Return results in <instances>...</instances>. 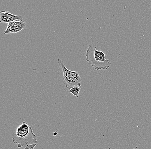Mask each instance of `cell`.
<instances>
[{"label": "cell", "instance_id": "obj_6", "mask_svg": "<svg viewBox=\"0 0 151 149\" xmlns=\"http://www.w3.org/2000/svg\"><path fill=\"white\" fill-rule=\"evenodd\" d=\"M81 86H76L73 87L72 88L68 90V92L70 93H71L76 98L79 97V94L80 93V90H81Z\"/></svg>", "mask_w": 151, "mask_h": 149}, {"label": "cell", "instance_id": "obj_3", "mask_svg": "<svg viewBox=\"0 0 151 149\" xmlns=\"http://www.w3.org/2000/svg\"><path fill=\"white\" fill-rule=\"evenodd\" d=\"M58 62L63 71V83L66 87L70 89L76 86H81L82 79L79 73L76 71H72L68 69L63 61L60 58H58Z\"/></svg>", "mask_w": 151, "mask_h": 149}, {"label": "cell", "instance_id": "obj_2", "mask_svg": "<svg viewBox=\"0 0 151 149\" xmlns=\"http://www.w3.org/2000/svg\"><path fill=\"white\" fill-rule=\"evenodd\" d=\"M96 48L95 46L88 45L86 52V61L96 70L108 69L111 65L110 61L106 59L103 52Z\"/></svg>", "mask_w": 151, "mask_h": 149}, {"label": "cell", "instance_id": "obj_7", "mask_svg": "<svg viewBox=\"0 0 151 149\" xmlns=\"http://www.w3.org/2000/svg\"><path fill=\"white\" fill-rule=\"evenodd\" d=\"M134 149H138V148L137 147H136V148H135Z\"/></svg>", "mask_w": 151, "mask_h": 149}, {"label": "cell", "instance_id": "obj_5", "mask_svg": "<svg viewBox=\"0 0 151 149\" xmlns=\"http://www.w3.org/2000/svg\"><path fill=\"white\" fill-rule=\"evenodd\" d=\"M15 21H23L22 16H17L11 14L9 12L3 10L0 14V22L1 23L6 22L10 23Z\"/></svg>", "mask_w": 151, "mask_h": 149}, {"label": "cell", "instance_id": "obj_1", "mask_svg": "<svg viewBox=\"0 0 151 149\" xmlns=\"http://www.w3.org/2000/svg\"><path fill=\"white\" fill-rule=\"evenodd\" d=\"M13 142L17 144L18 148L24 149H35L38 143L37 136L32 127L26 122H23L12 135Z\"/></svg>", "mask_w": 151, "mask_h": 149}, {"label": "cell", "instance_id": "obj_4", "mask_svg": "<svg viewBox=\"0 0 151 149\" xmlns=\"http://www.w3.org/2000/svg\"><path fill=\"white\" fill-rule=\"evenodd\" d=\"M25 27V23L23 21H15L9 23L4 34L16 33L22 31Z\"/></svg>", "mask_w": 151, "mask_h": 149}]
</instances>
